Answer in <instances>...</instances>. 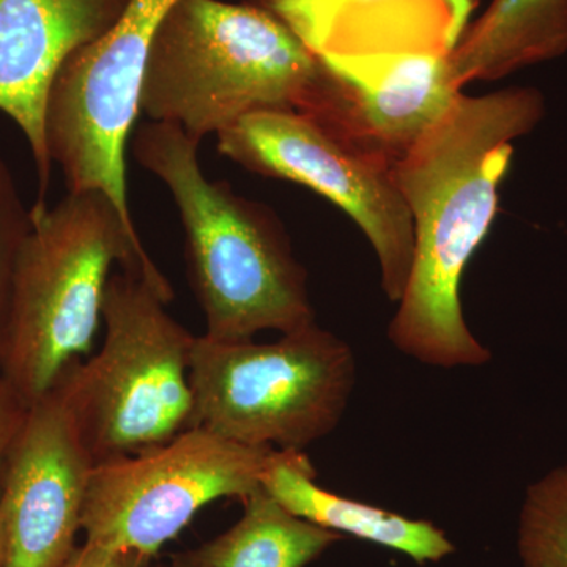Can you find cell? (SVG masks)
<instances>
[{
  "mask_svg": "<svg viewBox=\"0 0 567 567\" xmlns=\"http://www.w3.org/2000/svg\"><path fill=\"white\" fill-rule=\"evenodd\" d=\"M544 114L546 100L535 87L461 93L395 163L415 237L409 281L388 330L402 353L436 368L491 360L465 322L461 282L494 224L514 141L532 133Z\"/></svg>",
  "mask_w": 567,
  "mask_h": 567,
  "instance_id": "obj_1",
  "label": "cell"
},
{
  "mask_svg": "<svg viewBox=\"0 0 567 567\" xmlns=\"http://www.w3.org/2000/svg\"><path fill=\"white\" fill-rule=\"evenodd\" d=\"M331 78L303 41L257 3L178 0L155 33L141 89L151 122L194 141L264 111L322 117Z\"/></svg>",
  "mask_w": 567,
  "mask_h": 567,
  "instance_id": "obj_2",
  "label": "cell"
},
{
  "mask_svg": "<svg viewBox=\"0 0 567 567\" xmlns=\"http://www.w3.org/2000/svg\"><path fill=\"white\" fill-rule=\"evenodd\" d=\"M200 142L181 126L137 128L133 155L173 194L185 230V256L205 336L245 341L260 331L289 333L316 322L305 268L278 216L238 196L200 169Z\"/></svg>",
  "mask_w": 567,
  "mask_h": 567,
  "instance_id": "obj_3",
  "label": "cell"
},
{
  "mask_svg": "<svg viewBox=\"0 0 567 567\" xmlns=\"http://www.w3.org/2000/svg\"><path fill=\"white\" fill-rule=\"evenodd\" d=\"M32 227L14 268L2 377L25 404L91 357L115 264L174 298L141 244L136 224L100 192L69 193L54 207L33 205Z\"/></svg>",
  "mask_w": 567,
  "mask_h": 567,
  "instance_id": "obj_4",
  "label": "cell"
},
{
  "mask_svg": "<svg viewBox=\"0 0 567 567\" xmlns=\"http://www.w3.org/2000/svg\"><path fill=\"white\" fill-rule=\"evenodd\" d=\"M354 374L352 349L316 322L270 344L196 336L192 427L240 445L303 451L342 420Z\"/></svg>",
  "mask_w": 567,
  "mask_h": 567,
  "instance_id": "obj_5",
  "label": "cell"
},
{
  "mask_svg": "<svg viewBox=\"0 0 567 567\" xmlns=\"http://www.w3.org/2000/svg\"><path fill=\"white\" fill-rule=\"evenodd\" d=\"M173 298L140 270L112 274L102 349L63 375L96 464L136 456L193 424V336L167 312Z\"/></svg>",
  "mask_w": 567,
  "mask_h": 567,
  "instance_id": "obj_6",
  "label": "cell"
},
{
  "mask_svg": "<svg viewBox=\"0 0 567 567\" xmlns=\"http://www.w3.org/2000/svg\"><path fill=\"white\" fill-rule=\"evenodd\" d=\"M275 451L192 427L136 456L99 462L82 514L85 540L148 566L203 507L262 487Z\"/></svg>",
  "mask_w": 567,
  "mask_h": 567,
  "instance_id": "obj_7",
  "label": "cell"
},
{
  "mask_svg": "<svg viewBox=\"0 0 567 567\" xmlns=\"http://www.w3.org/2000/svg\"><path fill=\"white\" fill-rule=\"evenodd\" d=\"M218 151L251 173L298 183L338 205L374 248L383 292L399 303L415 237L394 164L385 156L293 111L246 115L218 134Z\"/></svg>",
  "mask_w": 567,
  "mask_h": 567,
  "instance_id": "obj_8",
  "label": "cell"
},
{
  "mask_svg": "<svg viewBox=\"0 0 567 567\" xmlns=\"http://www.w3.org/2000/svg\"><path fill=\"white\" fill-rule=\"evenodd\" d=\"M178 0H130L103 39L63 63L44 110L51 163L69 193L100 192L133 221L126 142L141 112V89L155 33Z\"/></svg>",
  "mask_w": 567,
  "mask_h": 567,
  "instance_id": "obj_9",
  "label": "cell"
},
{
  "mask_svg": "<svg viewBox=\"0 0 567 567\" xmlns=\"http://www.w3.org/2000/svg\"><path fill=\"white\" fill-rule=\"evenodd\" d=\"M65 379L28 406L0 491L2 567H62L76 550L95 466Z\"/></svg>",
  "mask_w": 567,
  "mask_h": 567,
  "instance_id": "obj_10",
  "label": "cell"
},
{
  "mask_svg": "<svg viewBox=\"0 0 567 567\" xmlns=\"http://www.w3.org/2000/svg\"><path fill=\"white\" fill-rule=\"evenodd\" d=\"M130 0H0V111L20 126L31 147L39 200L50 188L52 163L44 110L63 63L103 39Z\"/></svg>",
  "mask_w": 567,
  "mask_h": 567,
  "instance_id": "obj_11",
  "label": "cell"
},
{
  "mask_svg": "<svg viewBox=\"0 0 567 567\" xmlns=\"http://www.w3.org/2000/svg\"><path fill=\"white\" fill-rule=\"evenodd\" d=\"M319 61L333 82L334 107L324 123L394 166L462 93L454 82L451 55L383 54Z\"/></svg>",
  "mask_w": 567,
  "mask_h": 567,
  "instance_id": "obj_12",
  "label": "cell"
},
{
  "mask_svg": "<svg viewBox=\"0 0 567 567\" xmlns=\"http://www.w3.org/2000/svg\"><path fill=\"white\" fill-rule=\"evenodd\" d=\"M316 58L424 54L450 58L480 0H254Z\"/></svg>",
  "mask_w": 567,
  "mask_h": 567,
  "instance_id": "obj_13",
  "label": "cell"
},
{
  "mask_svg": "<svg viewBox=\"0 0 567 567\" xmlns=\"http://www.w3.org/2000/svg\"><path fill=\"white\" fill-rule=\"evenodd\" d=\"M262 487L289 513L317 527L391 548L420 565L442 561L456 550L432 522L390 513L320 487L303 451L276 450Z\"/></svg>",
  "mask_w": 567,
  "mask_h": 567,
  "instance_id": "obj_14",
  "label": "cell"
},
{
  "mask_svg": "<svg viewBox=\"0 0 567 567\" xmlns=\"http://www.w3.org/2000/svg\"><path fill=\"white\" fill-rule=\"evenodd\" d=\"M566 52L567 0H492L451 54V70L462 91Z\"/></svg>",
  "mask_w": 567,
  "mask_h": 567,
  "instance_id": "obj_15",
  "label": "cell"
},
{
  "mask_svg": "<svg viewBox=\"0 0 567 567\" xmlns=\"http://www.w3.org/2000/svg\"><path fill=\"white\" fill-rule=\"evenodd\" d=\"M241 503L244 516L233 528L174 555L169 567H306L342 539L289 513L264 487Z\"/></svg>",
  "mask_w": 567,
  "mask_h": 567,
  "instance_id": "obj_16",
  "label": "cell"
},
{
  "mask_svg": "<svg viewBox=\"0 0 567 567\" xmlns=\"http://www.w3.org/2000/svg\"><path fill=\"white\" fill-rule=\"evenodd\" d=\"M524 567H567V465L533 483L518 517Z\"/></svg>",
  "mask_w": 567,
  "mask_h": 567,
  "instance_id": "obj_17",
  "label": "cell"
},
{
  "mask_svg": "<svg viewBox=\"0 0 567 567\" xmlns=\"http://www.w3.org/2000/svg\"><path fill=\"white\" fill-rule=\"evenodd\" d=\"M31 227V210L22 203L9 164L0 155V374L9 336L14 268L22 241Z\"/></svg>",
  "mask_w": 567,
  "mask_h": 567,
  "instance_id": "obj_18",
  "label": "cell"
},
{
  "mask_svg": "<svg viewBox=\"0 0 567 567\" xmlns=\"http://www.w3.org/2000/svg\"><path fill=\"white\" fill-rule=\"evenodd\" d=\"M28 406L20 395L14 393L13 388L0 377V491H2L7 458L24 421Z\"/></svg>",
  "mask_w": 567,
  "mask_h": 567,
  "instance_id": "obj_19",
  "label": "cell"
},
{
  "mask_svg": "<svg viewBox=\"0 0 567 567\" xmlns=\"http://www.w3.org/2000/svg\"><path fill=\"white\" fill-rule=\"evenodd\" d=\"M62 567H145L140 559L85 540Z\"/></svg>",
  "mask_w": 567,
  "mask_h": 567,
  "instance_id": "obj_20",
  "label": "cell"
},
{
  "mask_svg": "<svg viewBox=\"0 0 567 567\" xmlns=\"http://www.w3.org/2000/svg\"><path fill=\"white\" fill-rule=\"evenodd\" d=\"M2 555H3V536H2V525H0V567H2Z\"/></svg>",
  "mask_w": 567,
  "mask_h": 567,
  "instance_id": "obj_21",
  "label": "cell"
},
{
  "mask_svg": "<svg viewBox=\"0 0 567 567\" xmlns=\"http://www.w3.org/2000/svg\"><path fill=\"white\" fill-rule=\"evenodd\" d=\"M145 567H147V566H145Z\"/></svg>",
  "mask_w": 567,
  "mask_h": 567,
  "instance_id": "obj_22",
  "label": "cell"
}]
</instances>
